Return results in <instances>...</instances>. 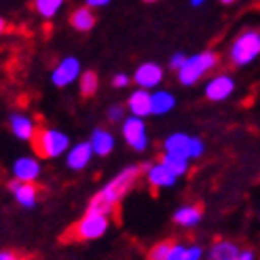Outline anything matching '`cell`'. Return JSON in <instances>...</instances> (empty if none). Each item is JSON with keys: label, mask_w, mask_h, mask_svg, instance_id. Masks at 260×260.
I'll list each match as a JSON object with an SVG mask.
<instances>
[{"label": "cell", "mask_w": 260, "mask_h": 260, "mask_svg": "<svg viewBox=\"0 0 260 260\" xmlns=\"http://www.w3.org/2000/svg\"><path fill=\"white\" fill-rule=\"evenodd\" d=\"M142 172H144V167H140V165L125 167L121 174H116L106 186H104L102 190H98L93 197H91L87 210L112 216L116 212V207H119V203L123 201V197L136 186V182H138Z\"/></svg>", "instance_id": "6da1fadb"}, {"label": "cell", "mask_w": 260, "mask_h": 260, "mask_svg": "<svg viewBox=\"0 0 260 260\" xmlns=\"http://www.w3.org/2000/svg\"><path fill=\"white\" fill-rule=\"evenodd\" d=\"M108 226H110L108 214L87 210L85 216L81 220H76V222L66 231L63 241H95V239L106 235Z\"/></svg>", "instance_id": "7a4b0ae2"}, {"label": "cell", "mask_w": 260, "mask_h": 260, "mask_svg": "<svg viewBox=\"0 0 260 260\" xmlns=\"http://www.w3.org/2000/svg\"><path fill=\"white\" fill-rule=\"evenodd\" d=\"M229 57L237 68H245L260 57V32L243 30L235 41L231 43Z\"/></svg>", "instance_id": "3957f363"}, {"label": "cell", "mask_w": 260, "mask_h": 260, "mask_svg": "<svg viewBox=\"0 0 260 260\" xmlns=\"http://www.w3.org/2000/svg\"><path fill=\"white\" fill-rule=\"evenodd\" d=\"M216 63H218V57L214 51H201L197 55H190L186 57L184 66L178 70V81L186 87L197 85L207 72L216 68Z\"/></svg>", "instance_id": "277c9868"}, {"label": "cell", "mask_w": 260, "mask_h": 260, "mask_svg": "<svg viewBox=\"0 0 260 260\" xmlns=\"http://www.w3.org/2000/svg\"><path fill=\"white\" fill-rule=\"evenodd\" d=\"M32 142V148L41 159H55L61 152L68 150V136H63L57 129H36Z\"/></svg>", "instance_id": "5b68a950"}, {"label": "cell", "mask_w": 260, "mask_h": 260, "mask_svg": "<svg viewBox=\"0 0 260 260\" xmlns=\"http://www.w3.org/2000/svg\"><path fill=\"white\" fill-rule=\"evenodd\" d=\"M163 152H172V154H180V157L186 159H199L205 152V144L203 140L197 136H188V134H172L163 142Z\"/></svg>", "instance_id": "8992f818"}, {"label": "cell", "mask_w": 260, "mask_h": 260, "mask_svg": "<svg viewBox=\"0 0 260 260\" xmlns=\"http://www.w3.org/2000/svg\"><path fill=\"white\" fill-rule=\"evenodd\" d=\"M123 138L134 150L142 152L148 146V136H146V125L140 116H129L123 123Z\"/></svg>", "instance_id": "52a82bcc"}, {"label": "cell", "mask_w": 260, "mask_h": 260, "mask_svg": "<svg viewBox=\"0 0 260 260\" xmlns=\"http://www.w3.org/2000/svg\"><path fill=\"white\" fill-rule=\"evenodd\" d=\"M144 176H146V182L150 184V188H154V190L172 188L176 182H178V176H176L167 165H163L161 161H159V163H148V165H144Z\"/></svg>", "instance_id": "ba28073f"}, {"label": "cell", "mask_w": 260, "mask_h": 260, "mask_svg": "<svg viewBox=\"0 0 260 260\" xmlns=\"http://www.w3.org/2000/svg\"><path fill=\"white\" fill-rule=\"evenodd\" d=\"M235 91V81L231 74H216L205 85V98L210 102H224Z\"/></svg>", "instance_id": "9c48e42d"}, {"label": "cell", "mask_w": 260, "mask_h": 260, "mask_svg": "<svg viewBox=\"0 0 260 260\" xmlns=\"http://www.w3.org/2000/svg\"><path fill=\"white\" fill-rule=\"evenodd\" d=\"M9 190L13 192L15 201L21 205V207H34L41 199V186L36 182H21V180H13L9 184Z\"/></svg>", "instance_id": "30bf717a"}, {"label": "cell", "mask_w": 260, "mask_h": 260, "mask_svg": "<svg viewBox=\"0 0 260 260\" xmlns=\"http://www.w3.org/2000/svg\"><path fill=\"white\" fill-rule=\"evenodd\" d=\"M241 254V248L231 241V239H218L210 245V250L205 252V260H237Z\"/></svg>", "instance_id": "8fae6325"}, {"label": "cell", "mask_w": 260, "mask_h": 260, "mask_svg": "<svg viewBox=\"0 0 260 260\" xmlns=\"http://www.w3.org/2000/svg\"><path fill=\"white\" fill-rule=\"evenodd\" d=\"M136 83L140 85V89H152V87H157L161 85L163 81V68L159 66V63H142V66L136 70Z\"/></svg>", "instance_id": "7c38bea8"}, {"label": "cell", "mask_w": 260, "mask_h": 260, "mask_svg": "<svg viewBox=\"0 0 260 260\" xmlns=\"http://www.w3.org/2000/svg\"><path fill=\"white\" fill-rule=\"evenodd\" d=\"M203 218V207L197 203H188L182 205L174 212V222L182 229H194Z\"/></svg>", "instance_id": "4fadbf2b"}, {"label": "cell", "mask_w": 260, "mask_h": 260, "mask_svg": "<svg viewBox=\"0 0 260 260\" xmlns=\"http://www.w3.org/2000/svg\"><path fill=\"white\" fill-rule=\"evenodd\" d=\"M79 70H81V63H79V59H74V57H66L63 59L59 66L53 70V83L57 85V87H63V85H70L76 76H79Z\"/></svg>", "instance_id": "5bb4252c"}, {"label": "cell", "mask_w": 260, "mask_h": 260, "mask_svg": "<svg viewBox=\"0 0 260 260\" xmlns=\"http://www.w3.org/2000/svg\"><path fill=\"white\" fill-rule=\"evenodd\" d=\"M13 176L21 182H36V178L41 176V165L32 157H21L13 163Z\"/></svg>", "instance_id": "9a60e30c"}, {"label": "cell", "mask_w": 260, "mask_h": 260, "mask_svg": "<svg viewBox=\"0 0 260 260\" xmlns=\"http://www.w3.org/2000/svg\"><path fill=\"white\" fill-rule=\"evenodd\" d=\"M129 110H132L134 116H148L152 114V95L148 93V89H138L129 95V102H127Z\"/></svg>", "instance_id": "2e32d148"}, {"label": "cell", "mask_w": 260, "mask_h": 260, "mask_svg": "<svg viewBox=\"0 0 260 260\" xmlns=\"http://www.w3.org/2000/svg\"><path fill=\"white\" fill-rule=\"evenodd\" d=\"M91 154H93V148H91V142H83V144L72 146V150L68 152L66 163H68L70 170L81 172V170H85V167L89 165Z\"/></svg>", "instance_id": "e0dca14e"}, {"label": "cell", "mask_w": 260, "mask_h": 260, "mask_svg": "<svg viewBox=\"0 0 260 260\" xmlns=\"http://www.w3.org/2000/svg\"><path fill=\"white\" fill-rule=\"evenodd\" d=\"M205 252L197 243H180L174 241V248L167 256V260H203Z\"/></svg>", "instance_id": "ac0fdd59"}, {"label": "cell", "mask_w": 260, "mask_h": 260, "mask_svg": "<svg viewBox=\"0 0 260 260\" xmlns=\"http://www.w3.org/2000/svg\"><path fill=\"white\" fill-rule=\"evenodd\" d=\"M70 25H72L74 30H79V32L93 30V25H95V13L91 11V7H79L76 11H72Z\"/></svg>", "instance_id": "d6986e66"}, {"label": "cell", "mask_w": 260, "mask_h": 260, "mask_svg": "<svg viewBox=\"0 0 260 260\" xmlns=\"http://www.w3.org/2000/svg\"><path fill=\"white\" fill-rule=\"evenodd\" d=\"M91 148H93L95 154H100V157H106V154L112 152L114 148V138L110 132H106V129H95L93 134H91Z\"/></svg>", "instance_id": "ffe728a7"}, {"label": "cell", "mask_w": 260, "mask_h": 260, "mask_svg": "<svg viewBox=\"0 0 260 260\" xmlns=\"http://www.w3.org/2000/svg\"><path fill=\"white\" fill-rule=\"evenodd\" d=\"M11 129H13V134H15L17 138H21V140H32L38 127L28 119V116L15 114V116H11Z\"/></svg>", "instance_id": "44dd1931"}, {"label": "cell", "mask_w": 260, "mask_h": 260, "mask_svg": "<svg viewBox=\"0 0 260 260\" xmlns=\"http://www.w3.org/2000/svg\"><path fill=\"white\" fill-rule=\"evenodd\" d=\"M159 161H161L163 165L170 167V170H172L178 178H182V176H186V174H188L190 159H186V157H180V154H172V152H163Z\"/></svg>", "instance_id": "7402d4cb"}, {"label": "cell", "mask_w": 260, "mask_h": 260, "mask_svg": "<svg viewBox=\"0 0 260 260\" xmlns=\"http://www.w3.org/2000/svg\"><path fill=\"white\" fill-rule=\"evenodd\" d=\"M174 106H176V98L170 91L152 93V114H167L170 110H174Z\"/></svg>", "instance_id": "603a6c76"}, {"label": "cell", "mask_w": 260, "mask_h": 260, "mask_svg": "<svg viewBox=\"0 0 260 260\" xmlns=\"http://www.w3.org/2000/svg\"><path fill=\"white\" fill-rule=\"evenodd\" d=\"M172 248H174V241L172 239H165V241L154 243L152 248L146 252V260H167Z\"/></svg>", "instance_id": "cb8c5ba5"}, {"label": "cell", "mask_w": 260, "mask_h": 260, "mask_svg": "<svg viewBox=\"0 0 260 260\" xmlns=\"http://www.w3.org/2000/svg\"><path fill=\"white\" fill-rule=\"evenodd\" d=\"M61 5H63V0H36V3H34V9L41 13L43 17L49 19V17H53L55 13L59 11Z\"/></svg>", "instance_id": "d4e9b609"}, {"label": "cell", "mask_w": 260, "mask_h": 260, "mask_svg": "<svg viewBox=\"0 0 260 260\" xmlns=\"http://www.w3.org/2000/svg\"><path fill=\"white\" fill-rule=\"evenodd\" d=\"M95 91H98V74L89 70L81 76V93L85 98H91V95H95Z\"/></svg>", "instance_id": "484cf974"}, {"label": "cell", "mask_w": 260, "mask_h": 260, "mask_svg": "<svg viewBox=\"0 0 260 260\" xmlns=\"http://www.w3.org/2000/svg\"><path fill=\"white\" fill-rule=\"evenodd\" d=\"M0 260H25V256L21 252H17V250L5 248V250H0Z\"/></svg>", "instance_id": "4316f807"}, {"label": "cell", "mask_w": 260, "mask_h": 260, "mask_svg": "<svg viewBox=\"0 0 260 260\" xmlns=\"http://www.w3.org/2000/svg\"><path fill=\"white\" fill-rule=\"evenodd\" d=\"M184 61H186V55L184 53H174L172 59H170V68H174L178 72L182 66H184Z\"/></svg>", "instance_id": "83f0119b"}, {"label": "cell", "mask_w": 260, "mask_h": 260, "mask_svg": "<svg viewBox=\"0 0 260 260\" xmlns=\"http://www.w3.org/2000/svg\"><path fill=\"white\" fill-rule=\"evenodd\" d=\"M112 85L114 87H127L129 85V76L127 74H116L112 79Z\"/></svg>", "instance_id": "f1b7e54d"}, {"label": "cell", "mask_w": 260, "mask_h": 260, "mask_svg": "<svg viewBox=\"0 0 260 260\" xmlns=\"http://www.w3.org/2000/svg\"><path fill=\"white\" fill-rule=\"evenodd\" d=\"M108 116H110V121H119V119H123V108H121V106L110 108V110H108Z\"/></svg>", "instance_id": "f546056e"}, {"label": "cell", "mask_w": 260, "mask_h": 260, "mask_svg": "<svg viewBox=\"0 0 260 260\" xmlns=\"http://www.w3.org/2000/svg\"><path fill=\"white\" fill-rule=\"evenodd\" d=\"M237 260H256V254L252 250H241V254H239Z\"/></svg>", "instance_id": "4dcf8cb0"}, {"label": "cell", "mask_w": 260, "mask_h": 260, "mask_svg": "<svg viewBox=\"0 0 260 260\" xmlns=\"http://www.w3.org/2000/svg\"><path fill=\"white\" fill-rule=\"evenodd\" d=\"M108 3H110V0H87V7H104Z\"/></svg>", "instance_id": "1f68e13d"}, {"label": "cell", "mask_w": 260, "mask_h": 260, "mask_svg": "<svg viewBox=\"0 0 260 260\" xmlns=\"http://www.w3.org/2000/svg\"><path fill=\"white\" fill-rule=\"evenodd\" d=\"M203 3H205V0H190V5H192V7H201Z\"/></svg>", "instance_id": "d6a6232c"}, {"label": "cell", "mask_w": 260, "mask_h": 260, "mask_svg": "<svg viewBox=\"0 0 260 260\" xmlns=\"http://www.w3.org/2000/svg\"><path fill=\"white\" fill-rule=\"evenodd\" d=\"M5 28H7V23H5V19H3V17H0V34L5 32Z\"/></svg>", "instance_id": "836d02e7"}, {"label": "cell", "mask_w": 260, "mask_h": 260, "mask_svg": "<svg viewBox=\"0 0 260 260\" xmlns=\"http://www.w3.org/2000/svg\"><path fill=\"white\" fill-rule=\"evenodd\" d=\"M220 3H224V5H231V3H235V0H220Z\"/></svg>", "instance_id": "e575fe53"}, {"label": "cell", "mask_w": 260, "mask_h": 260, "mask_svg": "<svg viewBox=\"0 0 260 260\" xmlns=\"http://www.w3.org/2000/svg\"><path fill=\"white\" fill-rule=\"evenodd\" d=\"M144 3H157V0H144Z\"/></svg>", "instance_id": "d590c367"}]
</instances>
